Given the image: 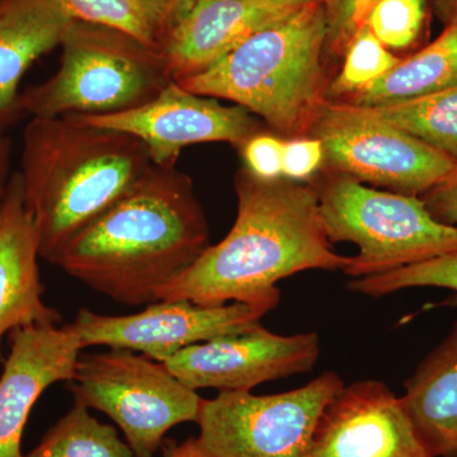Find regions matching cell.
<instances>
[{
    "mask_svg": "<svg viewBox=\"0 0 457 457\" xmlns=\"http://www.w3.org/2000/svg\"><path fill=\"white\" fill-rule=\"evenodd\" d=\"M234 188L237 213L228 236L162 288L158 302L243 303L269 314L281 299V279L303 270H343L350 263L328 239L314 187L261 179L243 168Z\"/></svg>",
    "mask_w": 457,
    "mask_h": 457,
    "instance_id": "cell-1",
    "label": "cell"
},
{
    "mask_svg": "<svg viewBox=\"0 0 457 457\" xmlns=\"http://www.w3.org/2000/svg\"><path fill=\"white\" fill-rule=\"evenodd\" d=\"M209 245V225L192 179L176 167L153 164L69 240L53 264L113 302L146 306Z\"/></svg>",
    "mask_w": 457,
    "mask_h": 457,
    "instance_id": "cell-2",
    "label": "cell"
},
{
    "mask_svg": "<svg viewBox=\"0 0 457 457\" xmlns=\"http://www.w3.org/2000/svg\"><path fill=\"white\" fill-rule=\"evenodd\" d=\"M153 163L137 137L77 121L31 117L23 130L21 170L27 212L53 264L79 231L113 206Z\"/></svg>",
    "mask_w": 457,
    "mask_h": 457,
    "instance_id": "cell-3",
    "label": "cell"
},
{
    "mask_svg": "<svg viewBox=\"0 0 457 457\" xmlns=\"http://www.w3.org/2000/svg\"><path fill=\"white\" fill-rule=\"evenodd\" d=\"M326 2L312 0L176 82L195 95L234 102L288 137H308L326 99Z\"/></svg>",
    "mask_w": 457,
    "mask_h": 457,
    "instance_id": "cell-4",
    "label": "cell"
},
{
    "mask_svg": "<svg viewBox=\"0 0 457 457\" xmlns=\"http://www.w3.org/2000/svg\"><path fill=\"white\" fill-rule=\"evenodd\" d=\"M59 69L20 96L21 117L110 114L139 107L173 80L163 57L126 33L73 21Z\"/></svg>",
    "mask_w": 457,
    "mask_h": 457,
    "instance_id": "cell-5",
    "label": "cell"
},
{
    "mask_svg": "<svg viewBox=\"0 0 457 457\" xmlns=\"http://www.w3.org/2000/svg\"><path fill=\"white\" fill-rule=\"evenodd\" d=\"M314 188L329 242L359 246L343 270L350 278L383 275L457 249V228L436 220L420 197L378 191L342 173Z\"/></svg>",
    "mask_w": 457,
    "mask_h": 457,
    "instance_id": "cell-6",
    "label": "cell"
},
{
    "mask_svg": "<svg viewBox=\"0 0 457 457\" xmlns=\"http://www.w3.org/2000/svg\"><path fill=\"white\" fill-rule=\"evenodd\" d=\"M345 383L327 371L290 392H219L204 399L197 437L168 440L174 457H308L321 411Z\"/></svg>",
    "mask_w": 457,
    "mask_h": 457,
    "instance_id": "cell-7",
    "label": "cell"
},
{
    "mask_svg": "<svg viewBox=\"0 0 457 457\" xmlns=\"http://www.w3.org/2000/svg\"><path fill=\"white\" fill-rule=\"evenodd\" d=\"M71 390L119 426L135 457H155L165 433L197 422L204 400L164 363L121 348L80 354Z\"/></svg>",
    "mask_w": 457,
    "mask_h": 457,
    "instance_id": "cell-8",
    "label": "cell"
},
{
    "mask_svg": "<svg viewBox=\"0 0 457 457\" xmlns=\"http://www.w3.org/2000/svg\"><path fill=\"white\" fill-rule=\"evenodd\" d=\"M308 137L323 144L324 162L339 173L411 196L425 195L457 164L345 101L324 99Z\"/></svg>",
    "mask_w": 457,
    "mask_h": 457,
    "instance_id": "cell-9",
    "label": "cell"
},
{
    "mask_svg": "<svg viewBox=\"0 0 457 457\" xmlns=\"http://www.w3.org/2000/svg\"><path fill=\"white\" fill-rule=\"evenodd\" d=\"M264 315L267 312L243 303L204 306L188 300H159L129 315L80 309L73 323L66 326L82 348L108 345L140 352L164 363L189 345L260 326Z\"/></svg>",
    "mask_w": 457,
    "mask_h": 457,
    "instance_id": "cell-10",
    "label": "cell"
},
{
    "mask_svg": "<svg viewBox=\"0 0 457 457\" xmlns=\"http://www.w3.org/2000/svg\"><path fill=\"white\" fill-rule=\"evenodd\" d=\"M77 121L112 129L137 137L156 167H176L182 149L195 144L240 146L257 132L252 113L222 106L215 98L195 95L176 80L139 107L110 114H66Z\"/></svg>",
    "mask_w": 457,
    "mask_h": 457,
    "instance_id": "cell-11",
    "label": "cell"
},
{
    "mask_svg": "<svg viewBox=\"0 0 457 457\" xmlns=\"http://www.w3.org/2000/svg\"><path fill=\"white\" fill-rule=\"evenodd\" d=\"M320 354L315 332L281 336L262 324L189 345L164 362L191 389L251 392L258 385L311 372Z\"/></svg>",
    "mask_w": 457,
    "mask_h": 457,
    "instance_id": "cell-12",
    "label": "cell"
},
{
    "mask_svg": "<svg viewBox=\"0 0 457 457\" xmlns=\"http://www.w3.org/2000/svg\"><path fill=\"white\" fill-rule=\"evenodd\" d=\"M308 457H432L403 404L386 384L359 381L328 402Z\"/></svg>",
    "mask_w": 457,
    "mask_h": 457,
    "instance_id": "cell-13",
    "label": "cell"
},
{
    "mask_svg": "<svg viewBox=\"0 0 457 457\" xmlns=\"http://www.w3.org/2000/svg\"><path fill=\"white\" fill-rule=\"evenodd\" d=\"M312 0H186L168 20L158 51L173 80L201 73L254 33Z\"/></svg>",
    "mask_w": 457,
    "mask_h": 457,
    "instance_id": "cell-14",
    "label": "cell"
},
{
    "mask_svg": "<svg viewBox=\"0 0 457 457\" xmlns=\"http://www.w3.org/2000/svg\"><path fill=\"white\" fill-rule=\"evenodd\" d=\"M9 341L0 375V457H25L21 441L33 405L51 385L73 380L83 348L68 326L20 328Z\"/></svg>",
    "mask_w": 457,
    "mask_h": 457,
    "instance_id": "cell-15",
    "label": "cell"
},
{
    "mask_svg": "<svg viewBox=\"0 0 457 457\" xmlns=\"http://www.w3.org/2000/svg\"><path fill=\"white\" fill-rule=\"evenodd\" d=\"M40 240L23 197L20 173L12 174L0 204V362L8 333L31 326H57L62 314L45 303Z\"/></svg>",
    "mask_w": 457,
    "mask_h": 457,
    "instance_id": "cell-16",
    "label": "cell"
},
{
    "mask_svg": "<svg viewBox=\"0 0 457 457\" xmlns=\"http://www.w3.org/2000/svg\"><path fill=\"white\" fill-rule=\"evenodd\" d=\"M73 21L59 0H0V131L21 117L23 75L62 45Z\"/></svg>",
    "mask_w": 457,
    "mask_h": 457,
    "instance_id": "cell-17",
    "label": "cell"
},
{
    "mask_svg": "<svg viewBox=\"0 0 457 457\" xmlns=\"http://www.w3.org/2000/svg\"><path fill=\"white\" fill-rule=\"evenodd\" d=\"M403 404L432 457H457V320L405 381Z\"/></svg>",
    "mask_w": 457,
    "mask_h": 457,
    "instance_id": "cell-18",
    "label": "cell"
},
{
    "mask_svg": "<svg viewBox=\"0 0 457 457\" xmlns=\"http://www.w3.org/2000/svg\"><path fill=\"white\" fill-rule=\"evenodd\" d=\"M457 87V21L425 49L400 60L365 89L342 99L357 107H378L422 98Z\"/></svg>",
    "mask_w": 457,
    "mask_h": 457,
    "instance_id": "cell-19",
    "label": "cell"
},
{
    "mask_svg": "<svg viewBox=\"0 0 457 457\" xmlns=\"http://www.w3.org/2000/svg\"><path fill=\"white\" fill-rule=\"evenodd\" d=\"M362 108L457 163V87L402 104Z\"/></svg>",
    "mask_w": 457,
    "mask_h": 457,
    "instance_id": "cell-20",
    "label": "cell"
},
{
    "mask_svg": "<svg viewBox=\"0 0 457 457\" xmlns=\"http://www.w3.org/2000/svg\"><path fill=\"white\" fill-rule=\"evenodd\" d=\"M25 457H135L113 426L90 416L89 408L75 400L64 417L45 433Z\"/></svg>",
    "mask_w": 457,
    "mask_h": 457,
    "instance_id": "cell-21",
    "label": "cell"
},
{
    "mask_svg": "<svg viewBox=\"0 0 457 457\" xmlns=\"http://www.w3.org/2000/svg\"><path fill=\"white\" fill-rule=\"evenodd\" d=\"M411 287L447 288L453 291V296L447 297L440 305L457 308V249L383 275L353 278L347 284L348 290L371 297H381Z\"/></svg>",
    "mask_w": 457,
    "mask_h": 457,
    "instance_id": "cell-22",
    "label": "cell"
},
{
    "mask_svg": "<svg viewBox=\"0 0 457 457\" xmlns=\"http://www.w3.org/2000/svg\"><path fill=\"white\" fill-rule=\"evenodd\" d=\"M343 56L341 71L326 90V98L332 101L356 95L402 60L386 49L366 25L356 33Z\"/></svg>",
    "mask_w": 457,
    "mask_h": 457,
    "instance_id": "cell-23",
    "label": "cell"
},
{
    "mask_svg": "<svg viewBox=\"0 0 457 457\" xmlns=\"http://www.w3.org/2000/svg\"><path fill=\"white\" fill-rule=\"evenodd\" d=\"M75 21L126 33L158 50L159 29L139 0H59Z\"/></svg>",
    "mask_w": 457,
    "mask_h": 457,
    "instance_id": "cell-24",
    "label": "cell"
},
{
    "mask_svg": "<svg viewBox=\"0 0 457 457\" xmlns=\"http://www.w3.org/2000/svg\"><path fill=\"white\" fill-rule=\"evenodd\" d=\"M426 17V0H380L365 25L389 50H403L417 40Z\"/></svg>",
    "mask_w": 457,
    "mask_h": 457,
    "instance_id": "cell-25",
    "label": "cell"
},
{
    "mask_svg": "<svg viewBox=\"0 0 457 457\" xmlns=\"http://www.w3.org/2000/svg\"><path fill=\"white\" fill-rule=\"evenodd\" d=\"M380 0H327L326 50L343 56L356 33L365 26L370 12Z\"/></svg>",
    "mask_w": 457,
    "mask_h": 457,
    "instance_id": "cell-26",
    "label": "cell"
},
{
    "mask_svg": "<svg viewBox=\"0 0 457 457\" xmlns=\"http://www.w3.org/2000/svg\"><path fill=\"white\" fill-rule=\"evenodd\" d=\"M239 147L245 168L249 173L266 180L284 177V140L273 135L255 132Z\"/></svg>",
    "mask_w": 457,
    "mask_h": 457,
    "instance_id": "cell-27",
    "label": "cell"
},
{
    "mask_svg": "<svg viewBox=\"0 0 457 457\" xmlns=\"http://www.w3.org/2000/svg\"><path fill=\"white\" fill-rule=\"evenodd\" d=\"M324 163L323 144L312 137L285 141L284 176L290 180L309 179Z\"/></svg>",
    "mask_w": 457,
    "mask_h": 457,
    "instance_id": "cell-28",
    "label": "cell"
},
{
    "mask_svg": "<svg viewBox=\"0 0 457 457\" xmlns=\"http://www.w3.org/2000/svg\"><path fill=\"white\" fill-rule=\"evenodd\" d=\"M420 198L436 220L457 228V164L438 185Z\"/></svg>",
    "mask_w": 457,
    "mask_h": 457,
    "instance_id": "cell-29",
    "label": "cell"
},
{
    "mask_svg": "<svg viewBox=\"0 0 457 457\" xmlns=\"http://www.w3.org/2000/svg\"><path fill=\"white\" fill-rule=\"evenodd\" d=\"M143 7L149 12L150 16L155 21L159 33L163 29L168 20L186 2V0H139Z\"/></svg>",
    "mask_w": 457,
    "mask_h": 457,
    "instance_id": "cell-30",
    "label": "cell"
},
{
    "mask_svg": "<svg viewBox=\"0 0 457 457\" xmlns=\"http://www.w3.org/2000/svg\"><path fill=\"white\" fill-rule=\"evenodd\" d=\"M12 141L4 131H0V204L11 179Z\"/></svg>",
    "mask_w": 457,
    "mask_h": 457,
    "instance_id": "cell-31",
    "label": "cell"
},
{
    "mask_svg": "<svg viewBox=\"0 0 457 457\" xmlns=\"http://www.w3.org/2000/svg\"><path fill=\"white\" fill-rule=\"evenodd\" d=\"M436 12L445 23L457 21V0H435Z\"/></svg>",
    "mask_w": 457,
    "mask_h": 457,
    "instance_id": "cell-32",
    "label": "cell"
},
{
    "mask_svg": "<svg viewBox=\"0 0 457 457\" xmlns=\"http://www.w3.org/2000/svg\"><path fill=\"white\" fill-rule=\"evenodd\" d=\"M163 457H174V456H173V455H171V453H170V451L163 450Z\"/></svg>",
    "mask_w": 457,
    "mask_h": 457,
    "instance_id": "cell-33",
    "label": "cell"
}]
</instances>
